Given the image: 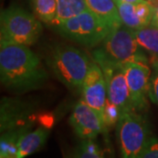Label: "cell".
I'll return each mask as SVG.
<instances>
[{
  "label": "cell",
  "instance_id": "cell-1",
  "mask_svg": "<svg viewBox=\"0 0 158 158\" xmlns=\"http://www.w3.org/2000/svg\"><path fill=\"white\" fill-rule=\"evenodd\" d=\"M0 77L7 90L22 93L39 89L48 79V74L28 46L1 40Z\"/></svg>",
  "mask_w": 158,
  "mask_h": 158
},
{
  "label": "cell",
  "instance_id": "cell-2",
  "mask_svg": "<svg viewBox=\"0 0 158 158\" xmlns=\"http://www.w3.org/2000/svg\"><path fill=\"white\" fill-rule=\"evenodd\" d=\"M92 59L100 68L122 66L134 62L148 63V58L135 37V32L124 24L113 27L91 51Z\"/></svg>",
  "mask_w": 158,
  "mask_h": 158
},
{
  "label": "cell",
  "instance_id": "cell-3",
  "mask_svg": "<svg viewBox=\"0 0 158 158\" xmlns=\"http://www.w3.org/2000/svg\"><path fill=\"white\" fill-rule=\"evenodd\" d=\"M93 61L85 52L69 45L56 46L47 57L55 77L71 90H81Z\"/></svg>",
  "mask_w": 158,
  "mask_h": 158
},
{
  "label": "cell",
  "instance_id": "cell-4",
  "mask_svg": "<svg viewBox=\"0 0 158 158\" xmlns=\"http://www.w3.org/2000/svg\"><path fill=\"white\" fill-rule=\"evenodd\" d=\"M42 31L39 19L20 6L13 5L1 11V40L30 47L37 42Z\"/></svg>",
  "mask_w": 158,
  "mask_h": 158
},
{
  "label": "cell",
  "instance_id": "cell-5",
  "mask_svg": "<svg viewBox=\"0 0 158 158\" xmlns=\"http://www.w3.org/2000/svg\"><path fill=\"white\" fill-rule=\"evenodd\" d=\"M116 131L122 158H141L151 137L146 116L138 112L122 113Z\"/></svg>",
  "mask_w": 158,
  "mask_h": 158
},
{
  "label": "cell",
  "instance_id": "cell-6",
  "mask_svg": "<svg viewBox=\"0 0 158 158\" xmlns=\"http://www.w3.org/2000/svg\"><path fill=\"white\" fill-rule=\"evenodd\" d=\"M66 39L87 48H95L106 38L112 27L89 10L56 26Z\"/></svg>",
  "mask_w": 158,
  "mask_h": 158
},
{
  "label": "cell",
  "instance_id": "cell-7",
  "mask_svg": "<svg viewBox=\"0 0 158 158\" xmlns=\"http://www.w3.org/2000/svg\"><path fill=\"white\" fill-rule=\"evenodd\" d=\"M124 73L133 108L141 113L148 107L151 69L146 62H129L124 65Z\"/></svg>",
  "mask_w": 158,
  "mask_h": 158
},
{
  "label": "cell",
  "instance_id": "cell-8",
  "mask_svg": "<svg viewBox=\"0 0 158 158\" xmlns=\"http://www.w3.org/2000/svg\"><path fill=\"white\" fill-rule=\"evenodd\" d=\"M69 124L82 140H94L107 128L102 118L84 99L75 105L69 117Z\"/></svg>",
  "mask_w": 158,
  "mask_h": 158
},
{
  "label": "cell",
  "instance_id": "cell-9",
  "mask_svg": "<svg viewBox=\"0 0 158 158\" xmlns=\"http://www.w3.org/2000/svg\"><path fill=\"white\" fill-rule=\"evenodd\" d=\"M81 91L85 103L104 121V111L107 101V89L103 70L95 61H93L85 77Z\"/></svg>",
  "mask_w": 158,
  "mask_h": 158
},
{
  "label": "cell",
  "instance_id": "cell-10",
  "mask_svg": "<svg viewBox=\"0 0 158 158\" xmlns=\"http://www.w3.org/2000/svg\"><path fill=\"white\" fill-rule=\"evenodd\" d=\"M105 75L107 98L118 108L120 113L135 112L125 77L124 67L111 66L102 69Z\"/></svg>",
  "mask_w": 158,
  "mask_h": 158
},
{
  "label": "cell",
  "instance_id": "cell-11",
  "mask_svg": "<svg viewBox=\"0 0 158 158\" xmlns=\"http://www.w3.org/2000/svg\"><path fill=\"white\" fill-rule=\"evenodd\" d=\"M33 106L19 98H3L1 100V133L31 124Z\"/></svg>",
  "mask_w": 158,
  "mask_h": 158
},
{
  "label": "cell",
  "instance_id": "cell-12",
  "mask_svg": "<svg viewBox=\"0 0 158 158\" xmlns=\"http://www.w3.org/2000/svg\"><path fill=\"white\" fill-rule=\"evenodd\" d=\"M116 1L121 21L126 27L138 30L150 26L156 13V7L150 2L131 4Z\"/></svg>",
  "mask_w": 158,
  "mask_h": 158
},
{
  "label": "cell",
  "instance_id": "cell-13",
  "mask_svg": "<svg viewBox=\"0 0 158 158\" xmlns=\"http://www.w3.org/2000/svg\"><path fill=\"white\" fill-rule=\"evenodd\" d=\"M87 9L112 28L122 25L116 0H85Z\"/></svg>",
  "mask_w": 158,
  "mask_h": 158
},
{
  "label": "cell",
  "instance_id": "cell-14",
  "mask_svg": "<svg viewBox=\"0 0 158 158\" xmlns=\"http://www.w3.org/2000/svg\"><path fill=\"white\" fill-rule=\"evenodd\" d=\"M48 135L49 128L45 127H40L34 131L23 135L19 142L18 158H25L40 149L45 144Z\"/></svg>",
  "mask_w": 158,
  "mask_h": 158
},
{
  "label": "cell",
  "instance_id": "cell-15",
  "mask_svg": "<svg viewBox=\"0 0 158 158\" xmlns=\"http://www.w3.org/2000/svg\"><path fill=\"white\" fill-rule=\"evenodd\" d=\"M31 124L3 132L0 140V158H18L19 142L23 135L29 132Z\"/></svg>",
  "mask_w": 158,
  "mask_h": 158
},
{
  "label": "cell",
  "instance_id": "cell-16",
  "mask_svg": "<svg viewBox=\"0 0 158 158\" xmlns=\"http://www.w3.org/2000/svg\"><path fill=\"white\" fill-rule=\"evenodd\" d=\"M56 17L53 25L56 26L64 20L88 10L85 0H56Z\"/></svg>",
  "mask_w": 158,
  "mask_h": 158
},
{
  "label": "cell",
  "instance_id": "cell-17",
  "mask_svg": "<svg viewBox=\"0 0 158 158\" xmlns=\"http://www.w3.org/2000/svg\"><path fill=\"white\" fill-rule=\"evenodd\" d=\"M34 14L41 22L54 24L56 17V0H28Z\"/></svg>",
  "mask_w": 158,
  "mask_h": 158
},
{
  "label": "cell",
  "instance_id": "cell-18",
  "mask_svg": "<svg viewBox=\"0 0 158 158\" xmlns=\"http://www.w3.org/2000/svg\"><path fill=\"white\" fill-rule=\"evenodd\" d=\"M134 32L136 41L142 49L158 56V28L149 26Z\"/></svg>",
  "mask_w": 158,
  "mask_h": 158
},
{
  "label": "cell",
  "instance_id": "cell-19",
  "mask_svg": "<svg viewBox=\"0 0 158 158\" xmlns=\"http://www.w3.org/2000/svg\"><path fill=\"white\" fill-rule=\"evenodd\" d=\"M73 158H105L103 152L94 140H82L76 148Z\"/></svg>",
  "mask_w": 158,
  "mask_h": 158
},
{
  "label": "cell",
  "instance_id": "cell-20",
  "mask_svg": "<svg viewBox=\"0 0 158 158\" xmlns=\"http://www.w3.org/2000/svg\"><path fill=\"white\" fill-rule=\"evenodd\" d=\"M120 115L121 113L119 112L118 108L112 102L109 101V99L107 98L104 111V122L106 127L117 124Z\"/></svg>",
  "mask_w": 158,
  "mask_h": 158
},
{
  "label": "cell",
  "instance_id": "cell-21",
  "mask_svg": "<svg viewBox=\"0 0 158 158\" xmlns=\"http://www.w3.org/2000/svg\"><path fill=\"white\" fill-rule=\"evenodd\" d=\"M149 98L158 106V58L152 61V70L150 77Z\"/></svg>",
  "mask_w": 158,
  "mask_h": 158
},
{
  "label": "cell",
  "instance_id": "cell-22",
  "mask_svg": "<svg viewBox=\"0 0 158 158\" xmlns=\"http://www.w3.org/2000/svg\"><path fill=\"white\" fill-rule=\"evenodd\" d=\"M141 158H158V138H149Z\"/></svg>",
  "mask_w": 158,
  "mask_h": 158
},
{
  "label": "cell",
  "instance_id": "cell-23",
  "mask_svg": "<svg viewBox=\"0 0 158 158\" xmlns=\"http://www.w3.org/2000/svg\"><path fill=\"white\" fill-rule=\"evenodd\" d=\"M121 2L125 3H131V4H137V3H142V2H146L148 0H118Z\"/></svg>",
  "mask_w": 158,
  "mask_h": 158
},
{
  "label": "cell",
  "instance_id": "cell-24",
  "mask_svg": "<svg viewBox=\"0 0 158 158\" xmlns=\"http://www.w3.org/2000/svg\"><path fill=\"white\" fill-rule=\"evenodd\" d=\"M150 26L153 27L158 28V17H154L152 22H151V24H150Z\"/></svg>",
  "mask_w": 158,
  "mask_h": 158
},
{
  "label": "cell",
  "instance_id": "cell-25",
  "mask_svg": "<svg viewBox=\"0 0 158 158\" xmlns=\"http://www.w3.org/2000/svg\"><path fill=\"white\" fill-rule=\"evenodd\" d=\"M148 2H150L152 4L153 6H155L156 8L158 6V0H148Z\"/></svg>",
  "mask_w": 158,
  "mask_h": 158
},
{
  "label": "cell",
  "instance_id": "cell-26",
  "mask_svg": "<svg viewBox=\"0 0 158 158\" xmlns=\"http://www.w3.org/2000/svg\"><path fill=\"white\" fill-rule=\"evenodd\" d=\"M154 17H158V6L156 8V13H155V16Z\"/></svg>",
  "mask_w": 158,
  "mask_h": 158
}]
</instances>
